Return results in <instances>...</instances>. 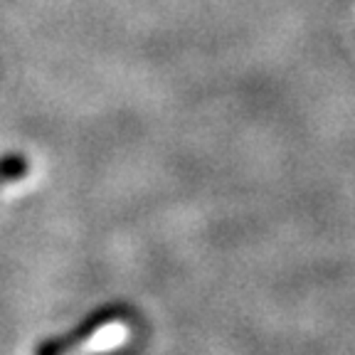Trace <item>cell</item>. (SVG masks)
Wrapping results in <instances>:
<instances>
[{
  "label": "cell",
  "mask_w": 355,
  "mask_h": 355,
  "mask_svg": "<svg viewBox=\"0 0 355 355\" xmlns=\"http://www.w3.org/2000/svg\"><path fill=\"white\" fill-rule=\"evenodd\" d=\"M30 173V161L22 153H12L0 158V185L17 183Z\"/></svg>",
  "instance_id": "cell-2"
},
{
  "label": "cell",
  "mask_w": 355,
  "mask_h": 355,
  "mask_svg": "<svg viewBox=\"0 0 355 355\" xmlns=\"http://www.w3.org/2000/svg\"><path fill=\"white\" fill-rule=\"evenodd\" d=\"M131 336V313L121 306H109L87 318L82 326L40 343L33 355H89L106 353L123 345Z\"/></svg>",
  "instance_id": "cell-1"
}]
</instances>
